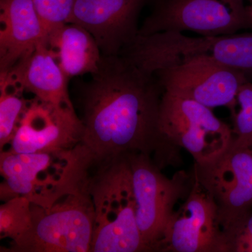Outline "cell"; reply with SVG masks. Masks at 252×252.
<instances>
[{
	"label": "cell",
	"mask_w": 252,
	"mask_h": 252,
	"mask_svg": "<svg viewBox=\"0 0 252 252\" xmlns=\"http://www.w3.org/2000/svg\"><path fill=\"white\" fill-rule=\"evenodd\" d=\"M93 173L48 206L32 205L31 223L6 252H91L94 206Z\"/></svg>",
	"instance_id": "cell-4"
},
{
	"label": "cell",
	"mask_w": 252,
	"mask_h": 252,
	"mask_svg": "<svg viewBox=\"0 0 252 252\" xmlns=\"http://www.w3.org/2000/svg\"><path fill=\"white\" fill-rule=\"evenodd\" d=\"M164 91L193 99L206 107H225L234 114L243 73L205 59L176 63L154 73Z\"/></svg>",
	"instance_id": "cell-10"
},
{
	"label": "cell",
	"mask_w": 252,
	"mask_h": 252,
	"mask_svg": "<svg viewBox=\"0 0 252 252\" xmlns=\"http://www.w3.org/2000/svg\"><path fill=\"white\" fill-rule=\"evenodd\" d=\"M251 150H252V149H251Z\"/></svg>",
	"instance_id": "cell-24"
},
{
	"label": "cell",
	"mask_w": 252,
	"mask_h": 252,
	"mask_svg": "<svg viewBox=\"0 0 252 252\" xmlns=\"http://www.w3.org/2000/svg\"><path fill=\"white\" fill-rule=\"evenodd\" d=\"M120 55L152 74L176 63L205 59L252 77V32L194 37L175 31L138 34Z\"/></svg>",
	"instance_id": "cell-5"
},
{
	"label": "cell",
	"mask_w": 252,
	"mask_h": 252,
	"mask_svg": "<svg viewBox=\"0 0 252 252\" xmlns=\"http://www.w3.org/2000/svg\"><path fill=\"white\" fill-rule=\"evenodd\" d=\"M238 112L233 114L234 127L232 144L238 148L252 149V83L244 84L239 90Z\"/></svg>",
	"instance_id": "cell-19"
},
{
	"label": "cell",
	"mask_w": 252,
	"mask_h": 252,
	"mask_svg": "<svg viewBox=\"0 0 252 252\" xmlns=\"http://www.w3.org/2000/svg\"><path fill=\"white\" fill-rule=\"evenodd\" d=\"M249 10V14H250V20H251V23L252 24V2H251V5L250 6H248Z\"/></svg>",
	"instance_id": "cell-22"
},
{
	"label": "cell",
	"mask_w": 252,
	"mask_h": 252,
	"mask_svg": "<svg viewBox=\"0 0 252 252\" xmlns=\"http://www.w3.org/2000/svg\"><path fill=\"white\" fill-rule=\"evenodd\" d=\"M149 0H75L69 23L89 32L104 56H117L138 35V19Z\"/></svg>",
	"instance_id": "cell-13"
},
{
	"label": "cell",
	"mask_w": 252,
	"mask_h": 252,
	"mask_svg": "<svg viewBox=\"0 0 252 252\" xmlns=\"http://www.w3.org/2000/svg\"><path fill=\"white\" fill-rule=\"evenodd\" d=\"M31 203L24 197H15L0 206V237L14 241L28 229L31 223Z\"/></svg>",
	"instance_id": "cell-18"
},
{
	"label": "cell",
	"mask_w": 252,
	"mask_h": 252,
	"mask_svg": "<svg viewBox=\"0 0 252 252\" xmlns=\"http://www.w3.org/2000/svg\"><path fill=\"white\" fill-rule=\"evenodd\" d=\"M94 226L91 252H145L126 157L97 162L91 182Z\"/></svg>",
	"instance_id": "cell-3"
},
{
	"label": "cell",
	"mask_w": 252,
	"mask_h": 252,
	"mask_svg": "<svg viewBox=\"0 0 252 252\" xmlns=\"http://www.w3.org/2000/svg\"><path fill=\"white\" fill-rule=\"evenodd\" d=\"M244 1H250V2H252V0H244Z\"/></svg>",
	"instance_id": "cell-23"
},
{
	"label": "cell",
	"mask_w": 252,
	"mask_h": 252,
	"mask_svg": "<svg viewBox=\"0 0 252 252\" xmlns=\"http://www.w3.org/2000/svg\"><path fill=\"white\" fill-rule=\"evenodd\" d=\"M250 28L252 24L244 0H155L138 34L188 31L220 36Z\"/></svg>",
	"instance_id": "cell-7"
},
{
	"label": "cell",
	"mask_w": 252,
	"mask_h": 252,
	"mask_svg": "<svg viewBox=\"0 0 252 252\" xmlns=\"http://www.w3.org/2000/svg\"><path fill=\"white\" fill-rule=\"evenodd\" d=\"M26 91L6 71L0 72V149L11 144L31 99Z\"/></svg>",
	"instance_id": "cell-17"
},
{
	"label": "cell",
	"mask_w": 252,
	"mask_h": 252,
	"mask_svg": "<svg viewBox=\"0 0 252 252\" xmlns=\"http://www.w3.org/2000/svg\"><path fill=\"white\" fill-rule=\"evenodd\" d=\"M68 79L98 69L102 54L97 41L85 28L68 23L51 32L46 38Z\"/></svg>",
	"instance_id": "cell-16"
},
{
	"label": "cell",
	"mask_w": 252,
	"mask_h": 252,
	"mask_svg": "<svg viewBox=\"0 0 252 252\" xmlns=\"http://www.w3.org/2000/svg\"><path fill=\"white\" fill-rule=\"evenodd\" d=\"M84 126L74 107L31 99L10 144L19 154L68 150L81 144Z\"/></svg>",
	"instance_id": "cell-12"
},
{
	"label": "cell",
	"mask_w": 252,
	"mask_h": 252,
	"mask_svg": "<svg viewBox=\"0 0 252 252\" xmlns=\"http://www.w3.org/2000/svg\"><path fill=\"white\" fill-rule=\"evenodd\" d=\"M94 155L82 144L68 150L19 154L1 151L0 198L24 197L46 207L92 173Z\"/></svg>",
	"instance_id": "cell-2"
},
{
	"label": "cell",
	"mask_w": 252,
	"mask_h": 252,
	"mask_svg": "<svg viewBox=\"0 0 252 252\" xmlns=\"http://www.w3.org/2000/svg\"><path fill=\"white\" fill-rule=\"evenodd\" d=\"M224 235L228 252H252V211Z\"/></svg>",
	"instance_id": "cell-21"
},
{
	"label": "cell",
	"mask_w": 252,
	"mask_h": 252,
	"mask_svg": "<svg viewBox=\"0 0 252 252\" xmlns=\"http://www.w3.org/2000/svg\"><path fill=\"white\" fill-rule=\"evenodd\" d=\"M0 22V71L14 67L47 38L33 0H1Z\"/></svg>",
	"instance_id": "cell-14"
},
{
	"label": "cell",
	"mask_w": 252,
	"mask_h": 252,
	"mask_svg": "<svg viewBox=\"0 0 252 252\" xmlns=\"http://www.w3.org/2000/svg\"><path fill=\"white\" fill-rule=\"evenodd\" d=\"M193 177L216 204L223 233L252 211V152L230 143L224 152L194 164Z\"/></svg>",
	"instance_id": "cell-9"
},
{
	"label": "cell",
	"mask_w": 252,
	"mask_h": 252,
	"mask_svg": "<svg viewBox=\"0 0 252 252\" xmlns=\"http://www.w3.org/2000/svg\"><path fill=\"white\" fill-rule=\"evenodd\" d=\"M74 1L75 0H33L47 35L56 28L69 22Z\"/></svg>",
	"instance_id": "cell-20"
},
{
	"label": "cell",
	"mask_w": 252,
	"mask_h": 252,
	"mask_svg": "<svg viewBox=\"0 0 252 252\" xmlns=\"http://www.w3.org/2000/svg\"><path fill=\"white\" fill-rule=\"evenodd\" d=\"M164 252H228L215 201L194 179L176 209L158 248Z\"/></svg>",
	"instance_id": "cell-11"
},
{
	"label": "cell",
	"mask_w": 252,
	"mask_h": 252,
	"mask_svg": "<svg viewBox=\"0 0 252 252\" xmlns=\"http://www.w3.org/2000/svg\"><path fill=\"white\" fill-rule=\"evenodd\" d=\"M163 93L154 74L122 55H102L97 72L81 87V144L97 162L143 154L161 170L177 165L180 148L160 130Z\"/></svg>",
	"instance_id": "cell-1"
},
{
	"label": "cell",
	"mask_w": 252,
	"mask_h": 252,
	"mask_svg": "<svg viewBox=\"0 0 252 252\" xmlns=\"http://www.w3.org/2000/svg\"><path fill=\"white\" fill-rule=\"evenodd\" d=\"M6 71L26 92L41 100L74 107L68 91L69 79L47 41H41L28 57Z\"/></svg>",
	"instance_id": "cell-15"
},
{
	"label": "cell",
	"mask_w": 252,
	"mask_h": 252,
	"mask_svg": "<svg viewBox=\"0 0 252 252\" xmlns=\"http://www.w3.org/2000/svg\"><path fill=\"white\" fill-rule=\"evenodd\" d=\"M130 164L136 201V220L147 252H158L169 220L181 199L188 195L193 175L185 171L169 178L149 156L126 157Z\"/></svg>",
	"instance_id": "cell-6"
},
{
	"label": "cell",
	"mask_w": 252,
	"mask_h": 252,
	"mask_svg": "<svg viewBox=\"0 0 252 252\" xmlns=\"http://www.w3.org/2000/svg\"><path fill=\"white\" fill-rule=\"evenodd\" d=\"M160 127L167 140L187 150L195 162L217 157L233 140V130L212 109L166 91L160 102Z\"/></svg>",
	"instance_id": "cell-8"
}]
</instances>
